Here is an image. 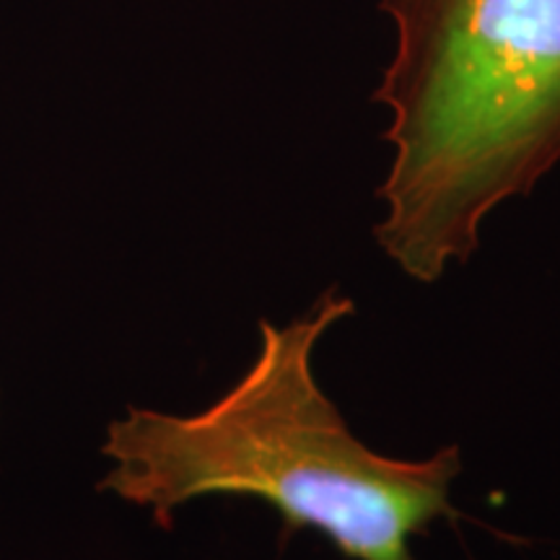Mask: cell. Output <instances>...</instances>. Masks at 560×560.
<instances>
[{"mask_svg":"<svg viewBox=\"0 0 560 560\" xmlns=\"http://www.w3.org/2000/svg\"><path fill=\"white\" fill-rule=\"evenodd\" d=\"M353 312L332 289L289 325L262 319L247 374L195 416L128 408L104 439L112 470L102 490L149 509L161 527L206 495H249L289 529L325 535L350 560H412V537L457 516L452 482L462 452L395 459L353 436L314 374L319 340Z\"/></svg>","mask_w":560,"mask_h":560,"instance_id":"1","label":"cell"},{"mask_svg":"<svg viewBox=\"0 0 560 560\" xmlns=\"http://www.w3.org/2000/svg\"><path fill=\"white\" fill-rule=\"evenodd\" d=\"M395 52L376 242L433 283L560 161V0H382Z\"/></svg>","mask_w":560,"mask_h":560,"instance_id":"2","label":"cell"}]
</instances>
